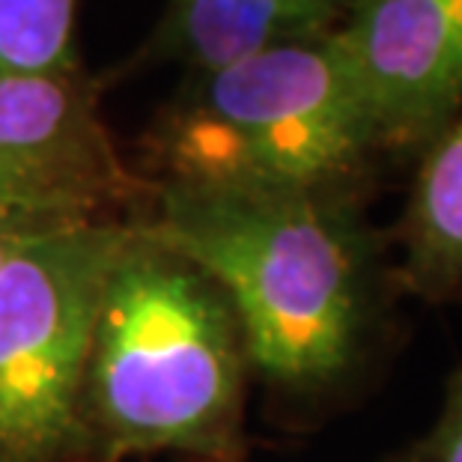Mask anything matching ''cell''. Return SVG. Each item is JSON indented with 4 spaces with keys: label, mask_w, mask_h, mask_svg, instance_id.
Masks as SVG:
<instances>
[{
    "label": "cell",
    "mask_w": 462,
    "mask_h": 462,
    "mask_svg": "<svg viewBox=\"0 0 462 462\" xmlns=\"http://www.w3.org/2000/svg\"><path fill=\"white\" fill-rule=\"evenodd\" d=\"M146 180L367 198L385 164L337 31L189 72L141 137Z\"/></svg>",
    "instance_id": "obj_3"
},
{
    "label": "cell",
    "mask_w": 462,
    "mask_h": 462,
    "mask_svg": "<svg viewBox=\"0 0 462 462\" xmlns=\"http://www.w3.org/2000/svg\"><path fill=\"white\" fill-rule=\"evenodd\" d=\"M367 198L152 182L141 218L227 290L254 376L319 406L346 394L385 340L394 269Z\"/></svg>",
    "instance_id": "obj_1"
},
{
    "label": "cell",
    "mask_w": 462,
    "mask_h": 462,
    "mask_svg": "<svg viewBox=\"0 0 462 462\" xmlns=\"http://www.w3.org/2000/svg\"><path fill=\"white\" fill-rule=\"evenodd\" d=\"M251 376L248 334L227 290L132 215L96 304L84 462H245Z\"/></svg>",
    "instance_id": "obj_2"
},
{
    "label": "cell",
    "mask_w": 462,
    "mask_h": 462,
    "mask_svg": "<svg viewBox=\"0 0 462 462\" xmlns=\"http://www.w3.org/2000/svg\"><path fill=\"white\" fill-rule=\"evenodd\" d=\"M81 0H0V72H78Z\"/></svg>",
    "instance_id": "obj_9"
},
{
    "label": "cell",
    "mask_w": 462,
    "mask_h": 462,
    "mask_svg": "<svg viewBox=\"0 0 462 462\" xmlns=\"http://www.w3.org/2000/svg\"><path fill=\"white\" fill-rule=\"evenodd\" d=\"M337 39L385 162H415L462 107V0H352Z\"/></svg>",
    "instance_id": "obj_6"
},
{
    "label": "cell",
    "mask_w": 462,
    "mask_h": 462,
    "mask_svg": "<svg viewBox=\"0 0 462 462\" xmlns=\"http://www.w3.org/2000/svg\"><path fill=\"white\" fill-rule=\"evenodd\" d=\"M397 245V287L432 304H462V107L418 152Z\"/></svg>",
    "instance_id": "obj_8"
},
{
    "label": "cell",
    "mask_w": 462,
    "mask_h": 462,
    "mask_svg": "<svg viewBox=\"0 0 462 462\" xmlns=\"http://www.w3.org/2000/svg\"><path fill=\"white\" fill-rule=\"evenodd\" d=\"M352 0H164L162 18L99 87L162 66L209 72L263 48L337 31Z\"/></svg>",
    "instance_id": "obj_7"
},
{
    "label": "cell",
    "mask_w": 462,
    "mask_h": 462,
    "mask_svg": "<svg viewBox=\"0 0 462 462\" xmlns=\"http://www.w3.org/2000/svg\"><path fill=\"white\" fill-rule=\"evenodd\" d=\"M102 87L78 72H0V212L36 221L141 215L152 180L107 129Z\"/></svg>",
    "instance_id": "obj_5"
},
{
    "label": "cell",
    "mask_w": 462,
    "mask_h": 462,
    "mask_svg": "<svg viewBox=\"0 0 462 462\" xmlns=\"http://www.w3.org/2000/svg\"><path fill=\"white\" fill-rule=\"evenodd\" d=\"M57 224H72V221H36V218H22V215L0 212V265L13 257L27 239H33L36 233H42L48 227H57Z\"/></svg>",
    "instance_id": "obj_11"
},
{
    "label": "cell",
    "mask_w": 462,
    "mask_h": 462,
    "mask_svg": "<svg viewBox=\"0 0 462 462\" xmlns=\"http://www.w3.org/2000/svg\"><path fill=\"white\" fill-rule=\"evenodd\" d=\"M125 224H57L0 265V462H84L87 356Z\"/></svg>",
    "instance_id": "obj_4"
},
{
    "label": "cell",
    "mask_w": 462,
    "mask_h": 462,
    "mask_svg": "<svg viewBox=\"0 0 462 462\" xmlns=\"http://www.w3.org/2000/svg\"><path fill=\"white\" fill-rule=\"evenodd\" d=\"M385 462H462V370L448 379L436 424Z\"/></svg>",
    "instance_id": "obj_10"
}]
</instances>
